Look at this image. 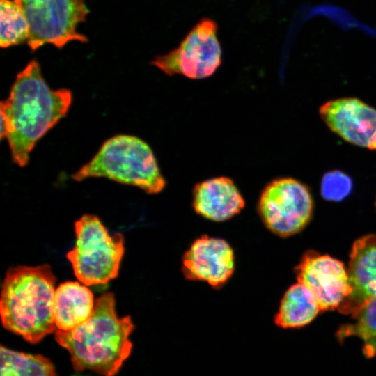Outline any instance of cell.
<instances>
[{
  "label": "cell",
  "instance_id": "cell-1",
  "mask_svg": "<svg viewBox=\"0 0 376 376\" xmlns=\"http://www.w3.org/2000/svg\"><path fill=\"white\" fill-rule=\"evenodd\" d=\"M71 102L70 90L48 87L36 60L17 74L8 98L0 105L13 162L22 167L28 163L36 141L65 116Z\"/></svg>",
  "mask_w": 376,
  "mask_h": 376
},
{
  "label": "cell",
  "instance_id": "cell-2",
  "mask_svg": "<svg viewBox=\"0 0 376 376\" xmlns=\"http://www.w3.org/2000/svg\"><path fill=\"white\" fill-rule=\"evenodd\" d=\"M133 329L130 317L117 315L114 296L107 292L95 300L88 320L70 331L57 329L55 338L69 352L75 370L113 376L130 354Z\"/></svg>",
  "mask_w": 376,
  "mask_h": 376
},
{
  "label": "cell",
  "instance_id": "cell-3",
  "mask_svg": "<svg viewBox=\"0 0 376 376\" xmlns=\"http://www.w3.org/2000/svg\"><path fill=\"white\" fill-rule=\"evenodd\" d=\"M55 282L47 264L10 268L0 300L3 327L31 343L53 332L56 327L53 313Z\"/></svg>",
  "mask_w": 376,
  "mask_h": 376
},
{
  "label": "cell",
  "instance_id": "cell-4",
  "mask_svg": "<svg viewBox=\"0 0 376 376\" xmlns=\"http://www.w3.org/2000/svg\"><path fill=\"white\" fill-rule=\"evenodd\" d=\"M72 177L77 181L106 178L139 187L148 194H157L166 185L151 148L139 138L129 135H117L106 141L93 158Z\"/></svg>",
  "mask_w": 376,
  "mask_h": 376
},
{
  "label": "cell",
  "instance_id": "cell-5",
  "mask_svg": "<svg viewBox=\"0 0 376 376\" xmlns=\"http://www.w3.org/2000/svg\"><path fill=\"white\" fill-rule=\"evenodd\" d=\"M75 247L67 254L74 273L86 285L105 284L118 274L124 253L120 233L110 235L95 215L85 214L75 222Z\"/></svg>",
  "mask_w": 376,
  "mask_h": 376
},
{
  "label": "cell",
  "instance_id": "cell-6",
  "mask_svg": "<svg viewBox=\"0 0 376 376\" xmlns=\"http://www.w3.org/2000/svg\"><path fill=\"white\" fill-rule=\"evenodd\" d=\"M29 26L27 41L32 51L45 44L62 48L70 41L86 42L77 31L88 10L84 0H15Z\"/></svg>",
  "mask_w": 376,
  "mask_h": 376
},
{
  "label": "cell",
  "instance_id": "cell-7",
  "mask_svg": "<svg viewBox=\"0 0 376 376\" xmlns=\"http://www.w3.org/2000/svg\"><path fill=\"white\" fill-rule=\"evenodd\" d=\"M217 29L214 20L201 19L177 48L155 57L151 64L169 76L182 75L193 79L210 77L221 63Z\"/></svg>",
  "mask_w": 376,
  "mask_h": 376
},
{
  "label": "cell",
  "instance_id": "cell-8",
  "mask_svg": "<svg viewBox=\"0 0 376 376\" xmlns=\"http://www.w3.org/2000/svg\"><path fill=\"white\" fill-rule=\"evenodd\" d=\"M313 207L307 187L292 178L272 180L263 189L258 204L266 226L282 237L302 230L311 217Z\"/></svg>",
  "mask_w": 376,
  "mask_h": 376
},
{
  "label": "cell",
  "instance_id": "cell-9",
  "mask_svg": "<svg viewBox=\"0 0 376 376\" xmlns=\"http://www.w3.org/2000/svg\"><path fill=\"white\" fill-rule=\"evenodd\" d=\"M296 272L298 282L310 290L321 311L338 308L352 292L347 270L330 256L309 251Z\"/></svg>",
  "mask_w": 376,
  "mask_h": 376
},
{
  "label": "cell",
  "instance_id": "cell-10",
  "mask_svg": "<svg viewBox=\"0 0 376 376\" xmlns=\"http://www.w3.org/2000/svg\"><path fill=\"white\" fill-rule=\"evenodd\" d=\"M319 114L331 131L353 145L376 150V109L356 97L324 103Z\"/></svg>",
  "mask_w": 376,
  "mask_h": 376
},
{
  "label": "cell",
  "instance_id": "cell-11",
  "mask_svg": "<svg viewBox=\"0 0 376 376\" xmlns=\"http://www.w3.org/2000/svg\"><path fill=\"white\" fill-rule=\"evenodd\" d=\"M182 270L189 279L207 281L214 287L224 284L234 269V254L221 239L203 236L183 257Z\"/></svg>",
  "mask_w": 376,
  "mask_h": 376
},
{
  "label": "cell",
  "instance_id": "cell-12",
  "mask_svg": "<svg viewBox=\"0 0 376 376\" xmlns=\"http://www.w3.org/2000/svg\"><path fill=\"white\" fill-rule=\"evenodd\" d=\"M347 270L352 292L338 310L353 315L376 297V235H366L354 242Z\"/></svg>",
  "mask_w": 376,
  "mask_h": 376
},
{
  "label": "cell",
  "instance_id": "cell-13",
  "mask_svg": "<svg viewBox=\"0 0 376 376\" xmlns=\"http://www.w3.org/2000/svg\"><path fill=\"white\" fill-rule=\"evenodd\" d=\"M195 211L215 221L227 220L244 206V201L233 181L227 177H217L197 184L193 191Z\"/></svg>",
  "mask_w": 376,
  "mask_h": 376
},
{
  "label": "cell",
  "instance_id": "cell-14",
  "mask_svg": "<svg viewBox=\"0 0 376 376\" xmlns=\"http://www.w3.org/2000/svg\"><path fill=\"white\" fill-rule=\"evenodd\" d=\"M94 308L93 295L86 286L67 281L56 289L53 313L57 329H75L91 318Z\"/></svg>",
  "mask_w": 376,
  "mask_h": 376
},
{
  "label": "cell",
  "instance_id": "cell-15",
  "mask_svg": "<svg viewBox=\"0 0 376 376\" xmlns=\"http://www.w3.org/2000/svg\"><path fill=\"white\" fill-rule=\"evenodd\" d=\"M320 311L310 290L298 282L285 293L274 320L282 328H299L312 322Z\"/></svg>",
  "mask_w": 376,
  "mask_h": 376
},
{
  "label": "cell",
  "instance_id": "cell-16",
  "mask_svg": "<svg viewBox=\"0 0 376 376\" xmlns=\"http://www.w3.org/2000/svg\"><path fill=\"white\" fill-rule=\"evenodd\" d=\"M352 317L354 322L344 324L337 331L338 340L357 336L363 340V354L368 359L376 357V297L368 300Z\"/></svg>",
  "mask_w": 376,
  "mask_h": 376
},
{
  "label": "cell",
  "instance_id": "cell-17",
  "mask_svg": "<svg viewBox=\"0 0 376 376\" xmlns=\"http://www.w3.org/2000/svg\"><path fill=\"white\" fill-rule=\"evenodd\" d=\"M0 354V376H56L54 365L42 355L16 352L3 346Z\"/></svg>",
  "mask_w": 376,
  "mask_h": 376
},
{
  "label": "cell",
  "instance_id": "cell-18",
  "mask_svg": "<svg viewBox=\"0 0 376 376\" xmlns=\"http://www.w3.org/2000/svg\"><path fill=\"white\" fill-rule=\"evenodd\" d=\"M0 45L6 48L28 41L29 26L15 0H0Z\"/></svg>",
  "mask_w": 376,
  "mask_h": 376
},
{
  "label": "cell",
  "instance_id": "cell-19",
  "mask_svg": "<svg viewBox=\"0 0 376 376\" xmlns=\"http://www.w3.org/2000/svg\"><path fill=\"white\" fill-rule=\"evenodd\" d=\"M351 178L340 171L327 172L323 175L321 183L322 197L331 201H340L351 192Z\"/></svg>",
  "mask_w": 376,
  "mask_h": 376
}]
</instances>
